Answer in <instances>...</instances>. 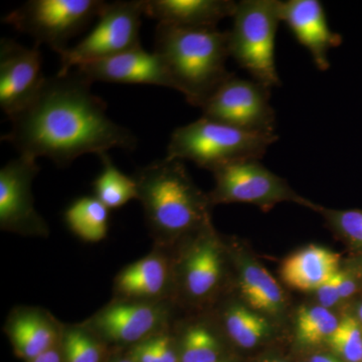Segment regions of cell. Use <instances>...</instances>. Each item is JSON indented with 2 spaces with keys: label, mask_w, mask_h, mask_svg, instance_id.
Listing matches in <instances>:
<instances>
[{
  "label": "cell",
  "mask_w": 362,
  "mask_h": 362,
  "mask_svg": "<svg viewBox=\"0 0 362 362\" xmlns=\"http://www.w3.org/2000/svg\"><path fill=\"white\" fill-rule=\"evenodd\" d=\"M232 18L228 32L230 57L252 80L271 89L280 86L275 57L280 0H242Z\"/></svg>",
  "instance_id": "obj_5"
},
{
  "label": "cell",
  "mask_w": 362,
  "mask_h": 362,
  "mask_svg": "<svg viewBox=\"0 0 362 362\" xmlns=\"http://www.w3.org/2000/svg\"><path fill=\"white\" fill-rule=\"evenodd\" d=\"M267 362H283V361H267Z\"/></svg>",
  "instance_id": "obj_37"
},
{
  "label": "cell",
  "mask_w": 362,
  "mask_h": 362,
  "mask_svg": "<svg viewBox=\"0 0 362 362\" xmlns=\"http://www.w3.org/2000/svg\"><path fill=\"white\" fill-rule=\"evenodd\" d=\"M326 218L346 239L362 245V211H325Z\"/></svg>",
  "instance_id": "obj_28"
},
{
  "label": "cell",
  "mask_w": 362,
  "mask_h": 362,
  "mask_svg": "<svg viewBox=\"0 0 362 362\" xmlns=\"http://www.w3.org/2000/svg\"><path fill=\"white\" fill-rule=\"evenodd\" d=\"M183 262V282L190 296L206 297L221 277L223 259L216 238L204 233L197 238Z\"/></svg>",
  "instance_id": "obj_17"
},
{
  "label": "cell",
  "mask_w": 362,
  "mask_h": 362,
  "mask_svg": "<svg viewBox=\"0 0 362 362\" xmlns=\"http://www.w3.org/2000/svg\"><path fill=\"white\" fill-rule=\"evenodd\" d=\"M14 350L33 361L56 346L58 327L44 312L23 310L14 314L6 326Z\"/></svg>",
  "instance_id": "obj_18"
},
{
  "label": "cell",
  "mask_w": 362,
  "mask_h": 362,
  "mask_svg": "<svg viewBox=\"0 0 362 362\" xmlns=\"http://www.w3.org/2000/svg\"><path fill=\"white\" fill-rule=\"evenodd\" d=\"M105 4L101 0H30L7 14L4 23L30 35L37 47L45 44L59 54L98 18Z\"/></svg>",
  "instance_id": "obj_7"
},
{
  "label": "cell",
  "mask_w": 362,
  "mask_h": 362,
  "mask_svg": "<svg viewBox=\"0 0 362 362\" xmlns=\"http://www.w3.org/2000/svg\"><path fill=\"white\" fill-rule=\"evenodd\" d=\"M339 255L326 247L310 246L283 262L281 275L286 284L301 291H316L339 269Z\"/></svg>",
  "instance_id": "obj_16"
},
{
  "label": "cell",
  "mask_w": 362,
  "mask_h": 362,
  "mask_svg": "<svg viewBox=\"0 0 362 362\" xmlns=\"http://www.w3.org/2000/svg\"><path fill=\"white\" fill-rule=\"evenodd\" d=\"M220 352L211 331L204 326H192L183 337L181 362H220Z\"/></svg>",
  "instance_id": "obj_25"
},
{
  "label": "cell",
  "mask_w": 362,
  "mask_h": 362,
  "mask_svg": "<svg viewBox=\"0 0 362 362\" xmlns=\"http://www.w3.org/2000/svg\"><path fill=\"white\" fill-rule=\"evenodd\" d=\"M45 78L37 45L26 47L13 40L0 42V107L8 118L39 92Z\"/></svg>",
  "instance_id": "obj_11"
},
{
  "label": "cell",
  "mask_w": 362,
  "mask_h": 362,
  "mask_svg": "<svg viewBox=\"0 0 362 362\" xmlns=\"http://www.w3.org/2000/svg\"><path fill=\"white\" fill-rule=\"evenodd\" d=\"M114 362H134V361H133L132 359H131L129 357V358L119 359V361H116Z\"/></svg>",
  "instance_id": "obj_36"
},
{
  "label": "cell",
  "mask_w": 362,
  "mask_h": 362,
  "mask_svg": "<svg viewBox=\"0 0 362 362\" xmlns=\"http://www.w3.org/2000/svg\"><path fill=\"white\" fill-rule=\"evenodd\" d=\"M238 2L233 0H145L144 14L158 25L178 28H216L233 18Z\"/></svg>",
  "instance_id": "obj_15"
},
{
  "label": "cell",
  "mask_w": 362,
  "mask_h": 362,
  "mask_svg": "<svg viewBox=\"0 0 362 362\" xmlns=\"http://www.w3.org/2000/svg\"><path fill=\"white\" fill-rule=\"evenodd\" d=\"M32 362H62V357L59 350L54 346L49 349V351L33 359Z\"/></svg>",
  "instance_id": "obj_33"
},
{
  "label": "cell",
  "mask_w": 362,
  "mask_h": 362,
  "mask_svg": "<svg viewBox=\"0 0 362 362\" xmlns=\"http://www.w3.org/2000/svg\"><path fill=\"white\" fill-rule=\"evenodd\" d=\"M92 84L77 69L45 78L32 101L9 118L11 129L4 139L20 156L45 157L59 166L70 165L84 154L132 150L135 136L109 118Z\"/></svg>",
  "instance_id": "obj_1"
},
{
  "label": "cell",
  "mask_w": 362,
  "mask_h": 362,
  "mask_svg": "<svg viewBox=\"0 0 362 362\" xmlns=\"http://www.w3.org/2000/svg\"><path fill=\"white\" fill-rule=\"evenodd\" d=\"M338 290H339L340 298L347 299L354 294L356 290V281L349 272L338 270Z\"/></svg>",
  "instance_id": "obj_32"
},
{
  "label": "cell",
  "mask_w": 362,
  "mask_h": 362,
  "mask_svg": "<svg viewBox=\"0 0 362 362\" xmlns=\"http://www.w3.org/2000/svg\"><path fill=\"white\" fill-rule=\"evenodd\" d=\"M270 100L271 88L233 75L202 107V116L249 132L275 134Z\"/></svg>",
  "instance_id": "obj_8"
},
{
  "label": "cell",
  "mask_w": 362,
  "mask_h": 362,
  "mask_svg": "<svg viewBox=\"0 0 362 362\" xmlns=\"http://www.w3.org/2000/svg\"><path fill=\"white\" fill-rule=\"evenodd\" d=\"M168 280L166 259L158 254L149 255L119 274L116 289L127 299L144 301L165 291Z\"/></svg>",
  "instance_id": "obj_19"
},
{
  "label": "cell",
  "mask_w": 362,
  "mask_h": 362,
  "mask_svg": "<svg viewBox=\"0 0 362 362\" xmlns=\"http://www.w3.org/2000/svg\"><path fill=\"white\" fill-rule=\"evenodd\" d=\"M63 345L66 362H100L103 356L102 345L85 328H71Z\"/></svg>",
  "instance_id": "obj_27"
},
{
  "label": "cell",
  "mask_w": 362,
  "mask_h": 362,
  "mask_svg": "<svg viewBox=\"0 0 362 362\" xmlns=\"http://www.w3.org/2000/svg\"><path fill=\"white\" fill-rule=\"evenodd\" d=\"M358 316H359V322H361V327H362V305L361 307H359Z\"/></svg>",
  "instance_id": "obj_35"
},
{
  "label": "cell",
  "mask_w": 362,
  "mask_h": 362,
  "mask_svg": "<svg viewBox=\"0 0 362 362\" xmlns=\"http://www.w3.org/2000/svg\"><path fill=\"white\" fill-rule=\"evenodd\" d=\"M278 139L276 134L249 132L202 116L173 131L166 158L192 161L214 171L238 160H259Z\"/></svg>",
  "instance_id": "obj_4"
},
{
  "label": "cell",
  "mask_w": 362,
  "mask_h": 362,
  "mask_svg": "<svg viewBox=\"0 0 362 362\" xmlns=\"http://www.w3.org/2000/svg\"><path fill=\"white\" fill-rule=\"evenodd\" d=\"M99 157L103 163V170L93 183L95 197L109 209H119L132 199H138L134 177L126 175L116 168L108 153Z\"/></svg>",
  "instance_id": "obj_22"
},
{
  "label": "cell",
  "mask_w": 362,
  "mask_h": 362,
  "mask_svg": "<svg viewBox=\"0 0 362 362\" xmlns=\"http://www.w3.org/2000/svg\"><path fill=\"white\" fill-rule=\"evenodd\" d=\"M310 362H341L335 358V357L329 356H315L312 357Z\"/></svg>",
  "instance_id": "obj_34"
},
{
  "label": "cell",
  "mask_w": 362,
  "mask_h": 362,
  "mask_svg": "<svg viewBox=\"0 0 362 362\" xmlns=\"http://www.w3.org/2000/svg\"><path fill=\"white\" fill-rule=\"evenodd\" d=\"M154 52L165 66L173 89L201 109L233 75L226 66L230 57L228 32L216 28L157 25Z\"/></svg>",
  "instance_id": "obj_2"
},
{
  "label": "cell",
  "mask_w": 362,
  "mask_h": 362,
  "mask_svg": "<svg viewBox=\"0 0 362 362\" xmlns=\"http://www.w3.org/2000/svg\"><path fill=\"white\" fill-rule=\"evenodd\" d=\"M165 314L159 305L149 302H118L100 311L92 320V328L110 341L137 344L161 327Z\"/></svg>",
  "instance_id": "obj_14"
},
{
  "label": "cell",
  "mask_w": 362,
  "mask_h": 362,
  "mask_svg": "<svg viewBox=\"0 0 362 362\" xmlns=\"http://www.w3.org/2000/svg\"><path fill=\"white\" fill-rule=\"evenodd\" d=\"M145 0L106 2L93 30L75 45L59 52L58 73L111 58L139 47Z\"/></svg>",
  "instance_id": "obj_6"
},
{
  "label": "cell",
  "mask_w": 362,
  "mask_h": 362,
  "mask_svg": "<svg viewBox=\"0 0 362 362\" xmlns=\"http://www.w3.org/2000/svg\"><path fill=\"white\" fill-rule=\"evenodd\" d=\"M331 349L349 362H362L361 324L352 316H345L328 339Z\"/></svg>",
  "instance_id": "obj_26"
},
{
  "label": "cell",
  "mask_w": 362,
  "mask_h": 362,
  "mask_svg": "<svg viewBox=\"0 0 362 362\" xmlns=\"http://www.w3.org/2000/svg\"><path fill=\"white\" fill-rule=\"evenodd\" d=\"M37 159L20 156L0 170V226L25 235L47 233V225L33 204L32 183L39 173Z\"/></svg>",
  "instance_id": "obj_10"
},
{
  "label": "cell",
  "mask_w": 362,
  "mask_h": 362,
  "mask_svg": "<svg viewBox=\"0 0 362 362\" xmlns=\"http://www.w3.org/2000/svg\"><path fill=\"white\" fill-rule=\"evenodd\" d=\"M339 320L322 306L301 307L296 318V337L303 346H314L328 341Z\"/></svg>",
  "instance_id": "obj_24"
},
{
  "label": "cell",
  "mask_w": 362,
  "mask_h": 362,
  "mask_svg": "<svg viewBox=\"0 0 362 362\" xmlns=\"http://www.w3.org/2000/svg\"><path fill=\"white\" fill-rule=\"evenodd\" d=\"M76 69L92 83L153 85L173 89L160 57L156 52L145 51L141 45Z\"/></svg>",
  "instance_id": "obj_13"
},
{
  "label": "cell",
  "mask_w": 362,
  "mask_h": 362,
  "mask_svg": "<svg viewBox=\"0 0 362 362\" xmlns=\"http://www.w3.org/2000/svg\"><path fill=\"white\" fill-rule=\"evenodd\" d=\"M134 180L150 230L157 240L175 239L206 228V199L195 187L182 162L164 158L140 168Z\"/></svg>",
  "instance_id": "obj_3"
},
{
  "label": "cell",
  "mask_w": 362,
  "mask_h": 362,
  "mask_svg": "<svg viewBox=\"0 0 362 362\" xmlns=\"http://www.w3.org/2000/svg\"><path fill=\"white\" fill-rule=\"evenodd\" d=\"M109 211L97 197L76 199L66 211V223L71 232L85 242H101L109 228Z\"/></svg>",
  "instance_id": "obj_21"
},
{
  "label": "cell",
  "mask_w": 362,
  "mask_h": 362,
  "mask_svg": "<svg viewBox=\"0 0 362 362\" xmlns=\"http://www.w3.org/2000/svg\"><path fill=\"white\" fill-rule=\"evenodd\" d=\"M337 272L316 290L320 306L324 308L329 309L341 300L338 290Z\"/></svg>",
  "instance_id": "obj_29"
},
{
  "label": "cell",
  "mask_w": 362,
  "mask_h": 362,
  "mask_svg": "<svg viewBox=\"0 0 362 362\" xmlns=\"http://www.w3.org/2000/svg\"><path fill=\"white\" fill-rule=\"evenodd\" d=\"M130 358L134 362H159L156 337L137 343L131 351Z\"/></svg>",
  "instance_id": "obj_30"
},
{
  "label": "cell",
  "mask_w": 362,
  "mask_h": 362,
  "mask_svg": "<svg viewBox=\"0 0 362 362\" xmlns=\"http://www.w3.org/2000/svg\"><path fill=\"white\" fill-rule=\"evenodd\" d=\"M281 21L310 54L319 71L330 68L329 52L342 44V37L330 28L319 0H280Z\"/></svg>",
  "instance_id": "obj_12"
},
{
  "label": "cell",
  "mask_w": 362,
  "mask_h": 362,
  "mask_svg": "<svg viewBox=\"0 0 362 362\" xmlns=\"http://www.w3.org/2000/svg\"><path fill=\"white\" fill-rule=\"evenodd\" d=\"M240 288L247 303L256 310L277 314L284 306V295L277 281L256 262H243Z\"/></svg>",
  "instance_id": "obj_20"
},
{
  "label": "cell",
  "mask_w": 362,
  "mask_h": 362,
  "mask_svg": "<svg viewBox=\"0 0 362 362\" xmlns=\"http://www.w3.org/2000/svg\"><path fill=\"white\" fill-rule=\"evenodd\" d=\"M225 323L230 337L244 349L256 346L271 328L266 318L243 305H233L228 309Z\"/></svg>",
  "instance_id": "obj_23"
},
{
  "label": "cell",
  "mask_w": 362,
  "mask_h": 362,
  "mask_svg": "<svg viewBox=\"0 0 362 362\" xmlns=\"http://www.w3.org/2000/svg\"><path fill=\"white\" fill-rule=\"evenodd\" d=\"M216 187L211 204L247 202L273 206L283 201H300L287 182L272 173L258 159H244L226 164L213 171Z\"/></svg>",
  "instance_id": "obj_9"
},
{
  "label": "cell",
  "mask_w": 362,
  "mask_h": 362,
  "mask_svg": "<svg viewBox=\"0 0 362 362\" xmlns=\"http://www.w3.org/2000/svg\"><path fill=\"white\" fill-rule=\"evenodd\" d=\"M156 342L159 362H177V356L170 337L159 335L156 337Z\"/></svg>",
  "instance_id": "obj_31"
}]
</instances>
